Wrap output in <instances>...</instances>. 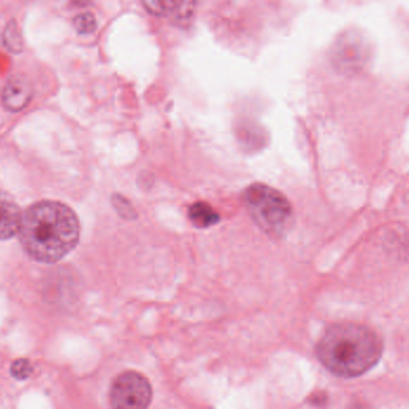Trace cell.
Segmentation results:
<instances>
[{"mask_svg": "<svg viewBox=\"0 0 409 409\" xmlns=\"http://www.w3.org/2000/svg\"><path fill=\"white\" fill-rule=\"evenodd\" d=\"M18 235L23 249L32 260L53 263L78 244L81 225L72 208L46 200L28 208Z\"/></svg>", "mask_w": 409, "mask_h": 409, "instance_id": "obj_1", "label": "cell"}, {"mask_svg": "<svg viewBox=\"0 0 409 409\" xmlns=\"http://www.w3.org/2000/svg\"><path fill=\"white\" fill-rule=\"evenodd\" d=\"M381 338L371 328L358 324H338L328 328L316 355L329 372L355 378L371 370L382 357Z\"/></svg>", "mask_w": 409, "mask_h": 409, "instance_id": "obj_2", "label": "cell"}, {"mask_svg": "<svg viewBox=\"0 0 409 409\" xmlns=\"http://www.w3.org/2000/svg\"><path fill=\"white\" fill-rule=\"evenodd\" d=\"M243 201L250 217L265 234L281 237L292 220V206L280 191L267 184H255L247 188Z\"/></svg>", "mask_w": 409, "mask_h": 409, "instance_id": "obj_3", "label": "cell"}, {"mask_svg": "<svg viewBox=\"0 0 409 409\" xmlns=\"http://www.w3.org/2000/svg\"><path fill=\"white\" fill-rule=\"evenodd\" d=\"M374 52L370 36L360 29L350 28L336 36L329 49V60L340 73L357 76L369 69Z\"/></svg>", "mask_w": 409, "mask_h": 409, "instance_id": "obj_4", "label": "cell"}, {"mask_svg": "<svg viewBox=\"0 0 409 409\" xmlns=\"http://www.w3.org/2000/svg\"><path fill=\"white\" fill-rule=\"evenodd\" d=\"M153 386L143 374L127 371L114 379L110 388L112 409H148L153 401Z\"/></svg>", "mask_w": 409, "mask_h": 409, "instance_id": "obj_5", "label": "cell"}, {"mask_svg": "<svg viewBox=\"0 0 409 409\" xmlns=\"http://www.w3.org/2000/svg\"><path fill=\"white\" fill-rule=\"evenodd\" d=\"M32 97V88L30 83L20 76H13L3 88L1 103L5 109L17 113L29 105Z\"/></svg>", "mask_w": 409, "mask_h": 409, "instance_id": "obj_6", "label": "cell"}, {"mask_svg": "<svg viewBox=\"0 0 409 409\" xmlns=\"http://www.w3.org/2000/svg\"><path fill=\"white\" fill-rule=\"evenodd\" d=\"M23 213L11 195L0 191V241L20 234Z\"/></svg>", "mask_w": 409, "mask_h": 409, "instance_id": "obj_7", "label": "cell"}, {"mask_svg": "<svg viewBox=\"0 0 409 409\" xmlns=\"http://www.w3.org/2000/svg\"><path fill=\"white\" fill-rule=\"evenodd\" d=\"M188 217L196 227L207 229L211 226L218 224L220 220L218 213L215 208L207 203H195L188 210Z\"/></svg>", "mask_w": 409, "mask_h": 409, "instance_id": "obj_8", "label": "cell"}, {"mask_svg": "<svg viewBox=\"0 0 409 409\" xmlns=\"http://www.w3.org/2000/svg\"><path fill=\"white\" fill-rule=\"evenodd\" d=\"M199 0H179L172 12L174 23L179 28H188L194 20Z\"/></svg>", "mask_w": 409, "mask_h": 409, "instance_id": "obj_9", "label": "cell"}, {"mask_svg": "<svg viewBox=\"0 0 409 409\" xmlns=\"http://www.w3.org/2000/svg\"><path fill=\"white\" fill-rule=\"evenodd\" d=\"M3 43L5 48L13 54H20L23 52L24 41L20 27L16 20H8L3 32Z\"/></svg>", "mask_w": 409, "mask_h": 409, "instance_id": "obj_10", "label": "cell"}, {"mask_svg": "<svg viewBox=\"0 0 409 409\" xmlns=\"http://www.w3.org/2000/svg\"><path fill=\"white\" fill-rule=\"evenodd\" d=\"M145 10L153 16H168L175 10L177 0H141Z\"/></svg>", "mask_w": 409, "mask_h": 409, "instance_id": "obj_11", "label": "cell"}, {"mask_svg": "<svg viewBox=\"0 0 409 409\" xmlns=\"http://www.w3.org/2000/svg\"><path fill=\"white\" fill-rule=\"evenodd\" d=\"M73 27L81 35H90L96 32L97 20L91 12H83L74 17Z\"/></svg>", "mask_w": 409, "mask_h": 409, "instance_id": "obj_12", "label": "cell"}, {"mask_svg": "<svg viewBox=\"0 0 409 409\" xmlns=\"http://www.w3.org/2000/svg\"><path fill=\"white\" fill-rule=\"evenodd\" d=\"M10 374L12 377L16 378L18 381H25L30 377L32 374V362L28 359H17L12 362L10 367Z\"/></svg>", "mask_w": 409, "mask_h": 409, "instance_id": "obj_13", "label": "cell"}, {"mask_svg": "<svg viewBox=\"0 0 409 409\" xmlns=\"http://www.w3.org/2000/svg\"><path fill=\"white\" fill-rule=\"evenodd\" d=\"M113 206L115 207V210L117 211V213L124 217L126 219H132L136 217V212H134V208L131 206V203H129V200L125 199L124 196L121 195H115L113 198Z\"/></svg>", "mask_w": 409, "mask_h": 409, "instance_id": "obj_14", "label": "cell"}, {"mask_svg": "<svg viewBox=\"0 0 409 409\" xmlns=\"http://www.w3.org/2000/svg\"><path fill=\"white\" fill-rule=\"evenodd\" d=\"M93 0H72V3H73L76 6H78V8H84V6H88V5L91 3Z\"/></svg>", "mask_w": 409, "mask_h": 409, "instance_id": "obj_15", "label": "cell"}, {"mask_svg": "<svg viewBox=\"0 0 409 409\" xmlns=\"http://www.w3.org/2000/svg\"><path fill=\"white\" fill-rule=\"evenodd\" d=\"M353 409H367V408H365L364 405H357V407H355V408Z\"/></svg>", "mask_w": 409, "mask_h": 409, "instance_id": "obj_16", "label": "cell"}]
</instances>
